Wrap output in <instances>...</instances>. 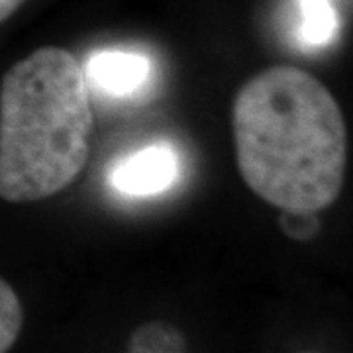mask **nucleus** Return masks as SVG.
Here are the masks:
<instances>
[{
  "mask_svg": "<svg viewBox=\"0 0 353 353\" xmlns=\"http://www.w3.org/2000/svg\"><path fill=\"white\" fill-rule=\"evenodd\" d=\"M179 155L169 143H152L128 153L112 165L108 183L124 196H153L175 185Z\"/></svg>",
  "mask_w": 353,
  "mask_h": 353,
  "instance_id": "3",
  "label": "nucleus"
},
{
  "mask_svg": "<svg viewBox=\"0 0 353 353\" xmlns=\"http://www.w3.org/2000/svg\"><path fill=\"white\" fill-rule=\"evenodd\" d=\"M296 38L308 50L326 48L338 32V12L334 0H296Z\"/></svg>",
  "mask_w": 353,
  "mask_h": 353,
  "instance_id": "5",
  "label": "nucleus"
},
{
  "mask_svg": "<svg viewBox=\"0 0 353 353\" xmlns=\"http://www.w3.org/2000/svg\"><path fill=\"white\" fill-rule=\"evenodd\" d=\"M183 345L181 334L161 322L141 326L132 338L134 353H181Z\"/></svg>",
  "mask_w": 353,
  "mask_h": 353,
  "instance_id": "7",
  "label": "nucleus"
},
{
  "mask_svg": "<svg viewBox=\"0 0 353 353\" xmlns=\"http://www.w3.org/2000/svg\"><path fill=\"white\" fill-rule=\"evenodd\" d=\"M236 161L245 185L283 212L318 214L340 196L347 132L340 104L314 75L273 65L232 104Z\"/></svg>",
  "mask_w": 353,
  "mask_h": 353,
  "instance_id": "1",
  "label": "nucleus"
},
{
  "mask_svg": "<svg viewBox=\"0 0 353 353\" xmlns=\"http://www.w3.org/2000/svg\"><path fill=\"white\" fill-rule=\"evenodd\" d=\"M85 79L104 97L128 99L143 90L152 77V59L139 51L102 50L90 55Z\"/></svg>",
  "mask_w": 353,
  "mask_h": 353,
  "instance_id": "4",
  "label": "nucleus"
},
{
  "mask_svg": "<svg viewBox=\"0 0 353 353\" xmlns=\"http://www.w3.org/2000/svg\"><path fill=\"white\" fill-rule=\"evenodd\" d=\"M85 71L63 48H39L0 77V201L38 202L67 189L90 155Z\"/></svg>",
  "mask_w": 353,
  "mask_h": 353,
  "instance_id": "2",
  "label": "nucleus"
},
{
  "mask_svg": "<svg viewBox=\"0 0 353 353\" xmlns=\"http://www.w3.org/2000/svg\"><path fill=\"white\" fill-rule=\"evenodd\" d=\"M22 4L24 0H0V24H4Z\"/></svg>",
  "mask_w": 353,
  "mask_h": 353,
  "instance_id": "8",
  "label": "nucleus"
},
{
  "mask_svg": "<svg viewBox=\"0 0 353 353\" xmlns=\"http://www.w3.org/2000/svg\"><path fill=\"white\" fill-rule=\"evenodd\" d=\"M22 326V301L12 285L4 277H0V353H8L16 345Z\"/></svg>",
  "mask_w": 353,
  "mask_h": 353,
  "instance_id": "6",
  "label": "nucleus"
}]
</instances>
